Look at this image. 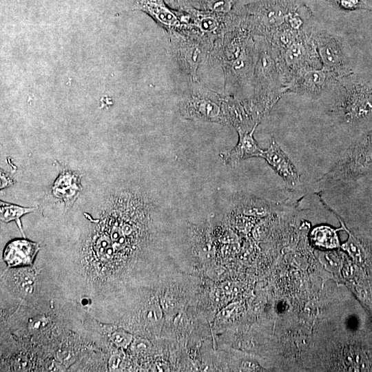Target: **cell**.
<instances>
[{"label":"cell","mask_w":372,"mask_h":372,"mask_svg":"<svg viewBox=\"0 0 372 372\" xmlns=\"http://www.w3.org/2000/svg\"><path fill=\"white\" fill-rule=\"evenodd\" d=\"M258 56L255 36L241 26L227 32L214 42L209 58L221 65L227 95L235 94L251 87L254 72Z\"/></svg>","instance_id":"obj_1"},{"label":"cell","mask_w":372,"mask_h":372,"mask_svg":"<svg viewBox=\"0 0 372 372\" xmlns=\"http://www.w3.org/2000/svg\"><path fill=\"white\" fill-rule=\"evenodd\" d=\"M255 37L258 56L252 79V97L269 112L287 91L270 43L263 37Z\"/></svg>","instance_id":"obj_2"},{"label":"cell","mask_w":372,"mask_h":372,"mask_svg":"<svg viewBox=\"0 0 372 372\" xmlns=\"http://www.w3.org/2000/svg\"><path fill=\"white\" fill-rule=\"evenodd\" d=\"M317 28L314 25L307 29L294 42L280 52H275L272 50L287 91L302 73L322 68L313 39Z\"/></svg>","instance_id":"obj_3"},{"label":"cell","mask_w":372,"mask_h":372,"mask_svg":"<svg viewBox=\"0 0 372 372\" xmlns=\"http://www.w3.org/2000/svg\"><path fill=\"white\" fill-rule=\"evenodd\" d=\"M227 96L205 87L199 81H190L180 99L179 112L186 119L226 124Z\"/></svg>","instance_id":"obj_4"},{"label":"cell","mask_w":372,"mask_h":372,"mask_svg":"<svg viewBox=\"0 0 372 372\" xmlns=\"http://www.w3.org/2000/svg\"><path fill=\"white\" fill-rule=\"evenodd\" d=\"M167 34L169 50L175 61L190 81H198V68L209 58L214 45L186 30Z\"/></svg>","instance_id":"obj_5"},{"label":"cell","mask_w":372,"mask_h":372,"mask_svg":"<svg viewBox=\"0 0 372 372\" xmlns=\"http://www.w3.org/2000/svg\"><path fill=\"white\" fill-rule=\"evenodd\" d=\"M338 94L334 108L336 115L346 122L364 117L372 110L369 89L358 83H342L335 86Z\"/></svg>","instance_id":"obj_6"},{"label":"cell","mask_w":372,"mask_h":372,"mask_svg":"<svg viewBox=\"0 0 372 372\" xmlns=\"http://www.w3.org/2000/svg\"><path fill=\"white\" fill-rule=\"evenodd\" d=\"M322 68L342 79L351 73L341 39L318 28L313 34Z\"/></svg>","instance_id":"obj_7"},{"label":"cell","mask_w":372,"mask_h":372,"mask_svg":"<svg viewBox=\"0 0 372 372\" xmlns=\"http://www.w3.org/2000/svg\"><path fill=\"white\" fill-rule=\"evenodd\" d=\"M340 80L322 68L309 70L302 73L291 83L287 92L317 98L328 90L334 88Z\"/></svg>","instance_id":"obj_8"},{"label":"cell","mask_w":372,"mask_h":372,"mask_svg":"<svg viewBox=\"0 0 372 372\" xmlns=\"http://www.w3.org/2000/svg\"><path fill=\"white\" fill-rule=\"evenodd\" d=\"M134 9L147 14L167 32L181 31L186 27L182 14L170 9L163 0H135Z\"/></svg>","instance_id":"obj_9"},{"label":"cell","mask_w":372,"mask_h":372,"mask_svg":"<svg viewBox=\"0 0 372 372\" xmlns=\"http://www.w3.org/2000/svg\"><path fill=\"white\" fill-rule=\"evenodd\" d=\"M274 171L287 183L296 187L300 182V174L290 158L272 138L267 149L262 150L261 156Z\"/></svg>","instance_id":"obj_10"},{"label":"cell","mask_w":372,"mask_h":372,"mask_svg":"<svg viewBox=\"0 0 372 372\" xmlns=\"http://www.w3.org/2000/svg\"><path fill=\"white\" fill-rule=\"evenodd\" d=\"M40 249L37 242L25 238L10 241L3 251V261L9 267L30 265Z\"/></svg>","instance_id":"obj_11"},{"label":"cell","mask_w":372,"mask_h":372,"mask_svg":"<svg viewBox=\"0 0 372 372\" xmlns=\"http://www.w3.org/2000/svg\"><path fill=\"white\" fill-rule=\"evenodd\" d=\"M255 130L238 132V141L236 145L232 149L220 154L225 164L236 165L246 158L261 156L263 149L260 148L254 139Z\"/></svg>","instance_id":"obj_12"},{"label":"cell","mask_w":372,"mask_h":372,"mask_svg":"<svg viewBox=\"0 0 372 372\" xmlns=\"http://www.w3.org/2000/svg\"><path fill=\"white\" fill-rule=\"evenodd\" d=\"M80 186L79 175L70 170H63L54 182L52 193L63 200L66 206L74 201L81 189Z\"/></svg>","instance_id":"obj_13"},{"label":"cell","mask_w":372,"mask_h":372,"mask_svg":"<svg viewBox=\"0 0 372 372\" xmlns=\"http://www.w3.org/2000/svg\"><path fill=\"white\" fill-rule=\"evenodd\" d=\"M37 208L23 207L19 205L0 201V218L3 223H8L14 221L23 238H25L23 231L21 218L25 214L34 211Z\"/></svg>","instance_id":"obj_14"},{"label":"cell","mask_w":372,"mask_h":372,"mask_svg":"<svg viewBox=\"0 0 372 372\" xmlns=\"http://www.w3.org/2000/svg\"><path fill=\"white\" fill-rule=\"evenodd\" d=\"M311 240L319 248L327 249L340 247V242L336 230L329 226H318L311 233Z\"/></svg>","instance_id":"obj_15"},{"label":"cell","mask_w":372,"mask_h":372,"mask_svg":"<svg viewBox=\"0 0 372 372\" xmlns=\"http://www.w3.org/2000/svg\"><path fill=\"white\" fill-rule=\"evenodd\" d=\"M237 204V209L245 215L265 216L271 210V203L251 196H243Z\"/></svg>","instance_id":"obj_16"},{"label":"cell","mask_w":372,"mask_h":372,"mask_svg":"<svg viewBox=\"0 0 372 372\" xmlns=\"http://www.w3.org/2000/svg\"><path fill=\"white\" fill-rule=\"evenodd\" d=\"M345 10H366L372 12V8L360 0H327Z\"/></svg>","instance_id":"obj_17"},{"label":"cell","mask_w":372,"mask_h":372,"mask_svg":"<svg viewBox=\"0 0 372 372\" xmlns=\"http://www.w3.org/2000/svg\"><path fill=\"white\" fill-rule=\"evenodd\" d=\"M111 339L117 347L125 348L130 344L132 336L124 331H116L112 333Z\"/></svg>","instance_id":"obj_18"},{"label":"cell","mask_w":372,"mask_h":372,"mask_svg":"<svg viewBox=\"0 0 372 372\" xmlns=\"http://www.w3.org/2000/svg\"><path fill=\"white\" fill-rule=\"evenodd\" d=\"M1 189H4L14 183V180L2 169H1Z\"/></svg>","instance_id":"obj_19"},{"label":"cell","mask_w":372,"mask_h":372,"mask_svg":"<svg viewBox=\"0 0 372 372\" xmlns=\"http://www.w3.org/2000/svg\"><path fill=\"white\" fill-rule=\"evenodd\" d=\"M121 358L118 355H113L111 357L110 362H109V366L111 369H116L118 367L119 363H120Z\"/></svg>","instance_id":"obj_20"},{"label":"cell","mask_w":372,"mask_h":372,"mask_svg":"<svg viewBox=\"0 0 372 372\" xmlns=\"http://www.w3.org/2000/svg\"><path fill=\"white\" fill-rule=\"evenodd\" d=\"M145 341L143 340H136L133 344V347L135 350L143 351L147 349V344H145Z\"/></svg>","instance_id":"obj_21"}]
</instances>
